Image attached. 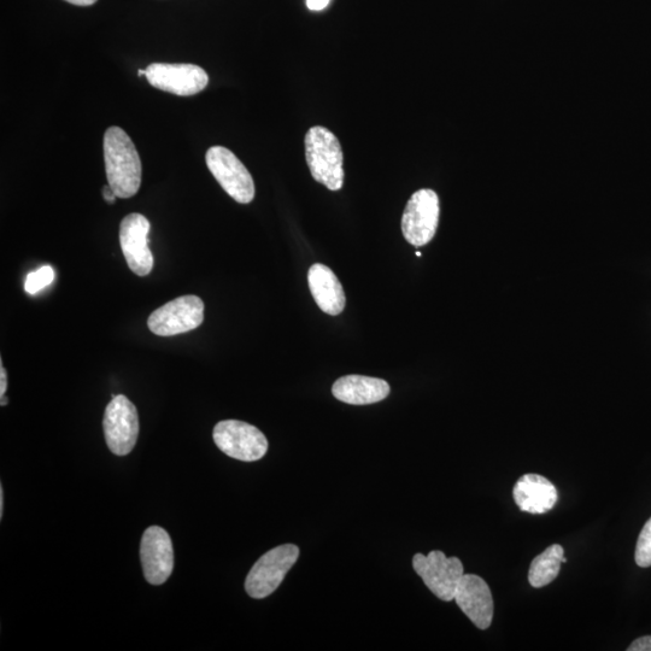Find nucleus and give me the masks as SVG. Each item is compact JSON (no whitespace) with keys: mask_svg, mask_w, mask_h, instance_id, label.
<instances>
[{"mask_svg":"<svg viewBox=\"0 0 651 651\" xmlns=\"http://www.w3.org/2000/svg\"><path fill=\"white\" fill-rule=\"evenodd\" d=\"M104 161L108 185L117 198L136 196L142 185V161L136 145L120 127H110L104 134Z\"/></svg>","mask_w":651,"mask_h":651,"instance_id":"f257e3e1","label":"nucleus"},{"mask_svg":"<svg viewBox=\"0 0 651 651\" xmlns=\"http://www.w3.org/2000/svg\"><path fill=\"white\" fill-rule=\"evenodd\" d=\"M306 158L310 173L328 190L339 191L344 185V156L339 140L325 127L310 128L306 140Z\"/></svg>","mask_w":651,"mask_h":651,"instance_id":"f03ea898","label":"nucleus"},{"mask_svg":"<svg viewBox=\"0 0 651 651\" xmlns=\"http://www.w3.org/2000/svg\"><path fill=\"white\" fill-rule=\"evenodd\" d=\"M298 557L299 548L295 544H284L269 550L246 577L245 590L248 595L256 600L271 596L295 566Z\"/></svg>","mask_w":651,"mask_h":651,"instance_id":"7ed1b4c3","label":"nucleus"},{"mask_svg":"<svg viewBox=\"0 0 651 651\" xmlns=\"http://www.w3.org/2000/svg\"><path fill=\"white\" fill-rule=\"evenodd\" d=\"M214 442L222 453L244 462L261 460L268 451V441L257 427L248 422L225 420L214 428Z\"/></svg>","mask_w":651,"mask_h":651,"instance_id":"20e7f679","label":"nucleus"},{"mask_svg":"<svg viewBox=\"0 0 651 651\" xmlns=\"http://www.w3.org/2000/svg\"><path fill=\"white\" fill-rule=\"evenodd\" d=\"M413 567L425 585L439 600H455L457 586L463 577V565L457 557H447L441 550H433L427 556L416 554Z\"/></svg>","mask_w":651,"mask_h":651,"instance_id":"39448f33","label":"nucleus"},{"mask_svg":"<svg viewBox=\"0 0 651 651\" xmlns=\"http://www.w3.org/2000/svg\"><path fill=\"white\" fill-rule=\"evenodd\" d=\"M210 173L228 195L240 204L255 198V183L248 169L231 150L213 146L205 156Z\"/></svg>","mask_w":651,"mask_h":651,"instance_id":"423d86ee","label":"nucleus"},{"mask_svg":"<svg viewBox=\"0 0 651 651\" xmlns=\"http://www.w3.org/2000/svg\"><path fill=\"white\" fill-rule=\"evenodd\" d=\"M104 436L111 453L126 456L136 447L139 416L136 406L126 396H114L105 409Z\"/></svg>","mask_w":651,"mask_h":651,"instance_id":"0eeeda50","label":"nucleus"},{"mask_svg":"<svg viewBox=\"0 0 651 651\" xmlns=\"http://www.w3.org/2000/svg\"><path fill=\"white\" fill-rule=\"evenodd\" d=\"M204 321V303L197 296H183L155 310L149 330L160 337H173L196 330Z\"/></svg>","mask_w":651,"mask_h":651,"instance_id":"6e6552de","label":"nucleus"},{"mask_svg":"<svg viewBox=\"0 0 651 651\" xmlns=\"http://www.w3.org/2000/svg\"><path fill=\"white\" fill-rule=\"evenodd\" d=\"M439 214L437 193L424 189L410 197L402 216V232L409 244L424 246L436 236Z\"/></svg>","mask_w":651,"mask_h":651,"instance_id":"1a4fd4ad","label":"nucleus"},{"mask_svg":"<svg viewBox=\"0 0 651 651\" xmlns=\"http://www.w3.org/2000/svg\"><path fill=\"white\" fill-rule=\"evenodd\" d=\"M145 70L150 85L177 96H195L209 84L207 72L195 64L152 63Z\"/></svg>","mask_w":651,"mask_h":651,"instance_id":"9d476101","label":"nucleus"},{"mask_svg":"<svg viewBox=\"0 0 651 651\" xmlns=\"http://www.w3.org/2000/svg\"><path fill=\"white\" fill-rule=\"evenodd\" d=\"M151 225L142 214H129L120 225V244L127 265L134 274L146 277L154 268V256L149 248Z\"/></svg>","mask_w":651,"mask_h":651,"instance_id":"9b49d317","label":"nucleus"},{"mask_svg":"<svg viewBox=\"0 0 651 651\" xmlns=\"http://www.w3.org/2000/svg\"><path fill=\"white\" fill-rule=\"evenodd\" d=\"M140 560H142L146 582L151 585H162L172 576L174 568V549L172 539L162 527L151 526L144 532L140 544Z\"/></svg>","mask_w":651,"mask_h":651,"instance_id":"f8f14e48","label":"nucleus"},{"mask_svg":"<svg viewBox=\"0 0 651 651\" xmlns=\"http://www.w3.org/2000/svg\"><path fill=\"white\" fill-rule=\"evenodd\" d=\"M455 601L479 630L489 629L494 619L495 604L489 585L483 578L475 574H463L457 586Z\"/></svg>","mask_w":651,"mask_h":651,"instance_id":"ddd939ff","label":"nucleus"},{"mask_svg":"<svg viewBox=\"0 0 651 651\" xmlns=\"http://www.w3.org/2000/svg\"><path fill=\"white\" fill-rule=\"evenodd\" d=\"M513 497L523 512L530 514H544L555 507L557 490L555 485L539 474H525L516 482Z\"/></svg>","mask_w":651,"mask_h":651,"instance_id":"4468645a","label":"nucleus"},{"mask_svg":"<svg viewBox=\"0 0 651 651\" xmlns=\"http://www.w3.org/2000/svg\"><path fill=\"white\" fill-rule=\"evenodd\" d=\"M332 394L346 404L367 406L385 400L390 394V385L383 379L346 375L333 384Z\"/></svg>","mask_w":651,"mask_h":651,"instance_id":"2eb2a0df","label":"nucleus"},{"mask_svg":"<svg viewBox=\"0 0 651 651\" xmlns=\"http://www.w3.org/2000/svg\"><path fill=\"white\" fill-rule=\"evenodd\" d=\"M308 284L322 312L332 316L343 312L346 304L344 289L331 268L315 263L309 269Z\"/></svg>","mask_w":651,"mask_h":651,"instance_id":"dca6fc26","label":"nucleus"},{"mask_svg":"<svg viewBox=\"0 0 651 651\" xmlns=\"http://www.w3.org/2000/svg\"><path fill=\"white\" fill-rule=\"evenodd\" d=\"M565 550L560 544L551 545L532 561L529 582L532 588L541 589L554 582L559 576L561 563H565Z\"/></svg>","mask_w":651,"mask_h":651,"instance_id":"f3484780","label":"nucleus"},{"mask_svg":"<svg viewBox=\"0 0 651 651\" xmlns=\"http://www.w3.org/2000/svg\"><path fill=\"white\" fill-rule=\"evenodd\" d=\"M55 280L54 268L50 266L41 267L37 272L28 274L25 283V290L29 295H35L39 291L45 289Z\"/></svg>","mask_w":651,"mask_h":651,"instance_id":"a211bd4d","label":"nucleus"},{"mask_svg":"<svg viewBox=\"0 0 651 651\" xmlns=\"http://www.w3.org/2000/svg\"><path fill=\"white\" fill-rule=\"evenodd\" d=\"M635 559L639 567H651V518L645 523L638 537Z\"/></svg>","mask_w":651,"mask_h":651,"instance_id":"6ab92c4d","label":"nucleus"},{"mask_svg":"<svg viewBox=\"0 0 651 651\" xmlns=\"http://www.w3.org/2000/svg\"><path fill=\"white\" fill-rule=\"evenodd\" d=\"M627 651H651V636H645L636 639Z\"/></svg>","mask_w":651,"mask_h":651,"instance_id":"aec40b11","label":"nucleus"},{"mask_svg":"<svg viewBox=\"0 0 651 651\" xmlns=\"http://www.w3.org/2000/svg\"><path fill=\"white\" fill-rule=\"evenodd\" d=\"M0 397L5 396V392L8 390V374L5 371L3 362H0Z\"/></svg>","mask_w":651,"mask_h":651,"instance_id":"412c9836","label":"nucleus"},{"mask_svg":"<svg viewBox=\"0 0 651 651\" xmlns=\"http://www.w3.org/2000/svg\"><path fill=\"white\" fill-rule=\"evenodd\" d=\"M331 0H307V7L312 11H321L328 7Z\"/></svg>","mask_w":651,"mask_h":651,"instance_id":"4be33fe9","label":"nucleus"},{"mask_svg":"<svg viewBox=\"0 0 651 651\" xmlns=\"http://www.w3.org/2000/svg\"><path fill=\"white\" fill-rule=\"evenodd\" d=\"M103 196L105 201H107L110 204H114L117 198L116 193L114 192L113 189H111L109 185L104 187Z\"/></svg>","mask_w":651,"mask_h":651,"instance_id":"5701e85b","label":"nucleus"},{"mask_svg":"<svg viewBox=\"0 0 651 651\" xmlns=\"http://www.w3.org/2000/svg\"><path fill=\"white\" fill-rule=\"evenodd\" d=\"M66 2L74 5H79V7H89L97 2V0H66Z\"/></svg>","mask_w":651,"mask_h":651,"instance_id":"b1692460","label":"nucleus"},{"mask_svg":"<svg viewBox=\"0 0 651 651\" xmlns=\"http://www.w3.org/2000/svg\"><path fill=\"white\" fill-rule=\"evenodd\" d=\"M4 513V490L3 486H0V518H3Z\"/></svg>","mask_w":651,"mask_h":651,"instance_id":"393cba45","label":"nucleus"},{"mask_svg":"<svg viewBox=\"0 0 651 651\" xmlns=\"http://www.w3.org/2000/svg\"><path fill=\"white\" fill-rule=\"evenodd\" d=\"M2 398V402H0V406L5 407L8 404V398L5 396L0 397Z\"/></svg>","mask_w":651,"mask_h":651,"instance_id":"a878e982","label":"nucleus"},{"mask_svg":"<svg viewBox=\"0 0 651 651\" xmlns=\"http://www.w3.org/2000/svg\"><path fill=\"white\" fill-rule=\"evenodd\" d=\"M416 256L420 257V256H421V252H420V251H416Z\"/></svg>","mask_w":651,"mask_h":651,"instance_id":"bb28decb","label":"nucleus"}]
</instances>
